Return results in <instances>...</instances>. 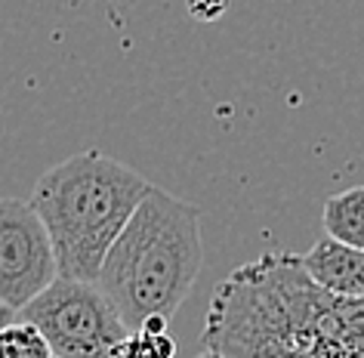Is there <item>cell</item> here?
Segmentation results:
<instances>
[{
    "label": "cell",
    "instance_id": "cell-2",
    "mask_svg": "<svg viewBox=\"0 0 364 358\" xmlns=\"http://www.w3.org/2000/svg\"><path fill=\"white\" fill-rule=\"evenodd\" d=\"M201 265V210L151 186L108 251L96 284L136 330L154 315L170 318L192 293Z\"/></svg>",
    "mask_w": 364,
    "mask_h": 358
},
{
    "label": "cell",
    "instance_id": "cell-8",
    "mask_svg": "<svg viewBox=\"0 0 364 358\" xmlns=\"http://www.w3.org/2000/svg\"><path fill=\"white\" fill-rule=\"evenodd\" d=\"M112 358H176V343L167 334V318L154 315L142 327L130 330V337L112 349Z\"/></svg>",
    "mask_w": 364,
    "mask_h": 358
},
{
    "label": "cell",
    "instance_id": "cell-6",
    "mask_svg": "<svg viewBox=\"0 0 364 358\" xmlns=\"http://www.w3.org/2000/svg\"><path fill=\"white\" fill-rule=\"evenodd\" d=\"M309 275L321 284L324 290L336 297L364 300V251L352 244H343L336 238L324 235L312 244V251L303 253Z\"/></svg>",
    "mask_w": 364,
    "mask_h": 358
},
{
    "label": "cell",
    "instance_id": "cell-1",
    "mask_svg": "<svg viewBox=\"0 0 364 358\" xmlns=\"http://www.w3.org/2000/svg\"><path fill=\"white\" fill-rule=\"evenodd\" d=\"M201 339L225 358H364V300L324 290L303 256L272 251L213 290Z\"/></svg>",
    "mask_w": 364,
    "mask_h": 358
},
{
    "label": "cell",
    "instance_id": "cell-10",
    "mask_svg": "<svg viewBox=\"0 0 364 358\" xmlns=\"http://www.w3.org/2000/svg\"><path fill=\"white\" fill-rule=\"evenodd\" d=\"M225 4H229V0H188V13H192L198 22H213L225 13Z\"/></svg>",
    "mask_w": 364,
    "mask_h": 358
},
{
    "label": "cell",
    "instance_id": "cell-4",
    "mask_svg": "<svg viewBox=\"0 0 364 358\" xmlns=\"http://www.w3.org/2000/svg\"><path fill=\"white\" fill-rule=\"evenodd\" d=\"M47 337L56 358H112V349L130 337L121 309L96 281L59 275L22 312Z\"/></svg>",
    "mask_w": 364,
    "mask_h": 358
},
{
    "label": "cell",
    "instance_id": "cell-7",
    "mask_svg": "<svg viewBox=\"0 0 364 358\" xmlns=\"http://www.w3.org/2000/svg\"><path fill=\"white\" fill-rule=\"evenodd\" d=\"M321 223L331 238L364 251V186L336 191V195L327 198Z\"/></svg>",
    "mask_w": 364,
    "mask_h": 358
},
{
    "label": "cell",
    "instance_id": "cell-3",
    "mask_svg": "<svg viewBox=\"0 0 364 358\" xmlns=\"http://www.w3.org/2000/svg\"><path fill=\"white\" fill-rule=\"evenodd\" d=\"M151 182L105 152H80L38 179L31 204L50 228L59 275L96 281Z\"/></svg>",
    "mask_w": 364,
    "mask_h": 358
},
{
    "label": "cell",
    "instance_id": "cell-11",
    "mask_svg": "<svg viewBox=\"0 0 364 358\" xmlns=\"http://www.w3.org/2000/svg\"><path fill=\"white\" fill-rule=\"evenodd\" d=\"M13 321H16V309L6 306V302L0 300V330H4L6 325H13Z\"/></svg>",
    "mask_w": 364,
    "mask_h": 358
},
{
    "label": "cell",
    "instance_id": "cell-5",
    "mask_svg": "<svg viewBox=\"0 0 364 358\" xmlns=\"http://www.w3.org/2000/svg\"><path fill=\"white\" fill-rule=\"evenodd\" d=\"M56 278V247L34 204L0 198V300L22 312Z\"/></svg>",
    "mask_w": 364,
    "mask_h": 358
},
{
    "label": "cell",
    "instance_id": "cell-12",
    "mask_svg": "<svg viewBox=\"0 0 364 358\" xmlns=\"http://www.w3.org/2000/svg\"><path fill=\"white\" fill-rule=\"evenodd\" d=\"M195 358H225V355H220V352H213V349H204L201 355H195Z\"/></svg>",
    "mask_w": 364,
    "mask_h": 358
},
{
    "label": "cell",
    "instance_id": "cell-9",
    "mask_svg": "<svg viewBox=\"0 0 364 358\" xmlns=\"http://www.w3.org/2000/svg\"><path fill=\"white\" fill-rule=\"evenodd\" d=\"M0 358H56V355H53L47 337L34 325L19 318L0 330Z\"/></svg>",
    "mask_w": 364,
    "mask_h": 358
}]
</instances>
